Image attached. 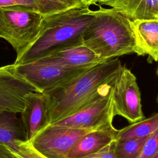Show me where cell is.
<instances>
[{
  "label": "cell",
  "mask_w": 158,
  "mask_h": 158,
  "mask_svg": "<svg viewBox=\"0 0 158 158\" xmlns=\"http://www.w3.org/2000/svg\"><path fill=\"white\" fill-rule=\"evenodd\" d=\"M122 66L118 59H110L85 70L57 88L42 93L50 123L69 117L91 101L114 80Z\"/></svg>",
  "instance_id": "1"
},
{
  "label": "cell",
  "mask_w": 158,
  "mask_h": 158,
  "mask_svg": "<svg viewBox=\"0 0 158 158\" xmlns=\"http://www.w3.org/2000/svg\"><path fill=\"white\" fill-rule=\"evenodd\" d=\"M94 17V10L89 7L45 15L36 38L17 56L14 64H23L38 60L78 40Z\"/></svg>",
  "instance_id": "2"
},
{
  "label": "cell",
  "mask_w": 158,
  "mask_h": 158,
  "mask_svg": "<svg viewBox=\"0 0 158 158\" xmlns=\"http://www.w3.org/2000/svg\"><path fill=\"white\" fill-rule=\"evenodd\" d=\"M96 6L94 19L83 34V43L103 60L138 54L130 20L110 7Z\"/></svg>",
  "instance_id": "3"
},
{
  "label": "cell",
  "mask_w": 158,
  "mask_h": 158,
  "mask_svg": "<svg viewBox=\"0 0 158 158\" xmlns=\"http://www.w3.org/2000/svg\"><path fill=\"white\" fill-rule=\"evenodd\" d=\"M44 15L26 6L0 7V38L20 55L36 38Z\"/></svg>",
  "instance_id": "4"
},
{
  "label": "cell",
  "mask_w": 158,
  "mask_h": 158,
  "mask_svg": "<svg viewBox=\"0 0 158 158\" xmlns=\"http://www.w3.org/2000/svg\"><path fill=\"white\" fill-rule=\"evenodd\" d=\"M112 81L77 111L53 124L85 130H97L113 126L115 116L113 112Z\"/></svg>",
  "instance_id": "5"
},
{
  "label": "cell",
  "mask_w": 158,
  "mask_h": 158,
  "mask_svg": "<svg viewBox=\"0 0 158 158\" xmlns=\"http://www.w3.org/2000/svg\"><path fill=\"white\" fill-rule=\"evenodd\" d=\"M13 64L17 74L25 79L38 92L43 93L64 85L88 69L70 68L40 60L23 64Z\"/></svg>",
  "instance_id": "6"
},
{
  "label": "cell",
  "mask_w": 158,
  "mask_h": 158,
  "mask_svg": "<svg viewBox=\"0 0 158 158\" xmlns=\"http://www.w3.org/2000/svg\"><path fill=\"white\" fill-rule=\"evenodd\" d=\"M112 88L114 116L120 115L131 123L145 118L136 77L130 69L120 67L113 80Z\"/></svg>",
  "instance_id": "7"
},
{
  "label": "cell",
  "mask_w": 158,
  "mask_h": 158,
  "mask_svg": "<svg viewBox=\"0 0 158 158\" xmlns=\"http://www.w3.org/2000/svg\"><path fill=\"white\" fill-rule=\"evenodd\" d=\"M94 130L78 129L50 123L30 141L33 146L48 158H69L78 140Z\"/></svg>",
  "instance_id": "8"
},
{
  "label": "cell",
  "mask_w": 158,
  "mask_h": 158,
  "mask_svg": "<svg viewBox=\"0 0 158 158\" xmlns=\"http://www.w3.org/2000/svg\"><path fill=\"white\" fill-rule=\"evenodd\" d=\"M34 91H38L15 72L13 64L0 67V111L20 114L27 95Z\"/></svg>",
  "instance_id": "9"
},
{
  "label": "cell",
  "mask_w": 158,
  "mask_h": 158,
  "mask_svg": "<svg viewBox=\"0 0 158 158\" xmlns=\"http://www.w3.org/2000/svg\"><path fill=\"white\" fill-rule=\"evenodd\" d=\"M39 60L74 69H87L105 61L83 43L82 38Z\"/></svg>",
  "instance_id": "10"
},
{
  "label": "cell",
  "mask_w": 158,
  "mask_h": 158,
  "mask_svg": "<svg viewBox=\"0 0 158 158\" xmlns=\"http://www.w3.org/2000/svg\"><path fill=\"white\" fill-rule=\"evenodd\" d=\"M20 114L28 141L50 124L48 106L42 93L34 91L27 94Z\"/></svg>",
  "instance_id": "11"
},
{
  "label": "cell",
  "mask_w": 158,
  "mask_h": 158,
  "mask_svg": "<svg viewBox=\"0 0 158 158\" xmlns=\"http://www.w3.org/2000/svg\"><path fill=\"white\" fill-rule=\"evenodd\" d=\"M138 56L158 62V18L131 20Z\"/></svg>",
  "instance_id": "12"
},
{
  "label": "cell",
  "mask_w": 158,
  "mask_h": 158,
  "mask_svg": "<svg viewBox=\"0 0 158 158\" xmlns=\"http://www.w3.org/2000/svg\"><path fill=\"white\" fill-rule=\"evenodd\" d=\"M117 129L114 126L91 130L81 136L69 154V158H81L93 154L115 141Z\"/></svg>",
  "instance_id": "13"
},
{
  "label": "cell",
  "mask_w": 158,
  "mask_h": 158,
  "mask_svg": "<svg viewBox=\"0 0 158 158\" xmlns=\"http://www.w3.org/2000/svg\"><path fill=\"white\" fill-rule=\"evenodd\" d=\"M96 4L109 7L131 20L158 18V0H98Z\"/></svg>",
  "instance_id": "14"
},
{
  "label": "cell",
  "mask_w": 158,
  "mask_h": 158,
  "mask_svg": "<svg viewBox=\"0 0 158 158\" xmlns=\"http://www.w3.org/2000/svg\"><path fill=\"white\" fill-rule=\"evenodd\" d=\"M16 113L0 111V144L9 146L16 141H27V133L21 117Z\"/></svg>",
  "instance_id": "15"
},
{
  "label": "cell",
  "mask_w": 158,
  "mask_h": 158,
  "mask_svg": "<svg viewBox=\"0 0 158 158\" xmlns=\"http://www.w3.org/2000/svg\"><path fill=\"white\" fill-rule=\"evenodd\" d=\"M158 130V112L117 130L115 140L148 136Z\"/></svg>",
  "instance_id": "16"
},
{
  "label": "cell",
  "mask_w": 158,
  "mask_h": 158,
  "mask_svg": "<svg viewBox=\"0 0 158 158\" xmlns=\"http://www.w3.org/2000/svg\"><path fill=\"white\" fill-rule=\"evenodd\" d=\"M149 136L115 140L113 151L117 158H138Z\"/></svg>",
  "instance_id": "17"
},
{
  "label": "cell",
  "mask_w": 158,
  "mask_h": 158,
  "mask_svg": "<svg viewBox=\"0 0 158 158\" xmlns=\"http://www.w3.org/2000/svg\"><path fill=\"white\" fill-rule=\"evenodd\" d=\"M38 10L43 15H48L71 9L85 6L81 0H32Z\"/></svg>",
  "instance_id": "18"
},
{
  "label": "cell",
  "mask_w": 158,
  "mask_h": 158,
  "mask_svg": "<svg viewBox=\"0 0 158 158\" xmlns=\"http://www.w3.org/2000/svg\"><path fill=\"white\" fill-rule=\"evenodd\" d=\"M17 158H48L38 151L30 141H16L7 146Z\"/></svg>",
  "instance_id": "19"
},
{
  "label": "cell",
  "mask_w": 158,
  "mask_h": 158,
  "mask_svg": "<svg viewBox=\"0 0 158 158\" xmlns=\"http://www.w3.org/2000/svg\"><path fill=\"white\" fill-rule=\"evenodd\" d=\"M157 152L158 130L148 136L138 158H152Z\"/></svg>",
  "instance_id": "20"
},
{
  "label": "cell",
  "mask_w": 158,
  "mask_h": 158,
  "mask_svg": "<svg viewBox=\"0 0 158 158\" xmlns=\"http://www.w3.org/2000/svg\"><path fill=\"white\" fill-rule=\"evenodd\" d=\"M17 5L26 6L37 9L35 4L32 0H0V7Z\"/></svg>",
  "instance_id": "21"
},
{
  "label": "cell",
  "mask_w": 158,
  "mask_h": 158,
  "mask_svg": "<svg viewBox=\"0 0 158 158\" xmlns=\"http://www.w3.org/2000/svg\"><path fill=\"white\" fill-rule=\"evenodd\" d=\"M112 143L113 142L99 151L90 156L95 158H117L113 151Z\"/></svg>",
  "instance_id": "22"
},
{
  "label": "cell",
  "mask_w": 158,
  "mask_h": 158,
  "mask_svg": "<svg viewBox=\"0 0 158 158\" xmlns=\"http://www.w3.org/2000/svg\"><path fill=\"white\" fill-rule=\"evenodd\" d=\"M0 158H17L6 145L0 144Z\"/></svg>",
  "instance_id": "23"
},
{
  "label": "cell",
  "mask_w": 158,
  "mask_h": 158,
  "mask_svg": "<svg viewBox=\"0 0 158 158\" xmlns=\"http://www.w3.org/2000/svg\"><path fill=\"white\" fill-rule=\"evenodd\" d=\"M98 0H81V2L85 7H89L91 5H95L97 3Z\"/></svg>",
  "instance_id": "24"
},
{
  "label": "cell",
  "mask_w": 158,
  "mask_h": 158,
  "mask_svg": "<svg viewBox=\"0 0 158 158\" xmlns=\"http://www.w3.org/2000/svg\"><path fill=\"white\" fill-rule=\"evenodd\" d=\"M152 158H158V152Z\"/></svg>",
  "instance_id": "25"
},
{
  "label": "cell",
  "mask_w": 158,
  "mask_h": 158,
  "mask_svg": "<svg viewBox=\"0 0 158 158\" xmlns=\"http://www.w3.org/2000/svg\"><path fill=\"white\" fill-rule=\"evenodd\" d=\"M81 158H95V157H93L91 156H86V157H81Z\"/></svg>",
  "instance_id": "26"
},
{
  "label": "cell",
  "mask_w": 158,
  "mask_h": 158,
  "mask_svg": "<svg viewBox=\"0 0 158 158\" xmlns=\"http://www.w3.org/2000/svg\"><path fill=\"white\" fill-rule=\"evenodd\" d=\"M156 102H157V104L158 106V94L157 95V97H156Z\"/></svg>",
  "instance_id": "27"
},
{
  "label": "cell",
  "mask_w": 158,
  "mask_h": 158,
  "mask_svg": "<svg viewBox=\"0 0 158 158\" xmlns=\"http://www.w3.org/2000/svg\"><path fill=\"white\" fill-rule=\"evenodd\" d=\"M156 74L158 75V66L157 67V70H156Z\"/></svg>",
  "instance_id": "28"
}]
</instances>
